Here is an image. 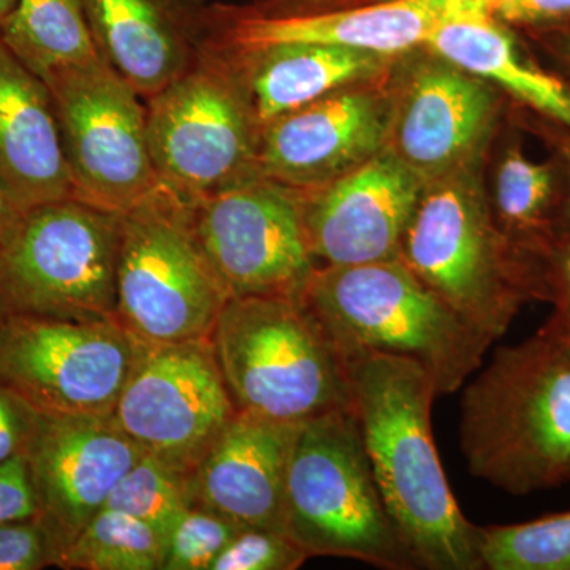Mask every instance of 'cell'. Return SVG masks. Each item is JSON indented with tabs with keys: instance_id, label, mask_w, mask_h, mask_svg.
Masks as SVG:
<instances>
[{
	"instance_id": "obj_38",
	"label": "cell",
	"mask_w": 570,
	"mask_h": 570,
	"mask_svg": "<svg viewBox=\"0 0 570 570\" xmlns=\"http://www.w3.org/2000/svg\"><path fill=\"white\" fill-rule=\"evenodd\" d=\"M538 33L551 52L570 69V24L549 29V31H539Z\"/></svg>"
},
{
	"instance_id": "obj_24",
	"label": "cell",
	"mask_w": 570,
	"mask_h": 570,
	"mask_svg": "<svg viewBox=\"0 0 570 570\" xmlns=\"http://www.w3.org/2000/svg\"><path fill=\"white\" fill-rule=\"evenodd\" d=\"M490 200L494 219L510 245L543 268L557 243L562 204L557 165L535 163L520 145L509 146L498 165Z\"/></svg>"
},
{
	"instance_id": "obj_37",
	"label": "cell",
	"mask_w": 570,
	"mask_h": 570,
	"mask_svg": "<svg viewBox=\"0 0 570 570\" xmlns=\"http://www.w3.org/2000/svg\"><path fill=\"white\" fill-rule=\"evenodd\" d=\"M24 213L26 212H22L20 206L11 200L6 189L0 186V247L6 245L11 236H13L14 232H17Z\"/></svg>"
},
{
	"instance_id": "obj_29",
	"label": "cell",
	"mask_w": 570,
	"mask_h": 570,
	"mask_svg": "<svg viewBox=\"0 0 570 570\" xmlns=\"http://www.w3.org/2000/svg\"><path fill=\"white\" fill-rule=\"evenodd\" d=\"M242 530L227 517L195 502L165 532L163 570L212 569Z\"/></svg>"
},
{
	"instance_id": "obj_13",
	"label": "cell",
	"mask_w": 570,
	"mask_h": 570,
	"mask_svg": "<svg viewBox=\"0 0 570 570\" xmlns=\"http://www.w3.org/2000/svg\"><path fill=\"white\" fill-rule=\"evenodd\" d=\"M236 409L209 340H138L111 417L142 452L193 475Z\"/></svg>"
},
{
	"instance_id": "obj_32",
	"label": "cell",
	"mask_w": 570,
	"mask_h": 570,
	"mask_svg": "<svg viewBox=\"0 0 570 570\" xmlns=\"http://www.w3.org/2000/svg\"><path fill=\"white\" fill-rule=\"evenodd\" d=\"M41 415L24 397L0 385V463L28 453Z\"/></svg>"
},
{
	"instance_id": "obj_15",
	"label": "cell",
	"mask_w": 570,
	"mask_h": 570,
	"mask_svg": "<svg viewBox=\"0 0 570 570\" xmlns=\"http://www.w3.org/2000/svg\"><path fill=\"white\" fill-rule=\"evenodd\" d=\"M431 55L392 92L387 145L425 183L482 159L499 116L497 86Z\"/></svg>"
},
{
	"instance_id": "obj_27",
	"label": "cell",
	"mask_w": 570,
	"mask_h": 570,
	"mask_svg": "<svg viewBox=\"0 0 570 570\" xmlns=\"http://www.w3.org/2000/svg\"><path fill=\"white\" fill-rule=\"evenodd\" d=\"M480 558L489 570H570V510L480 528Z\"/></svg>"
},
{
	"instance_id": "obj_17",
	"label": "cell",
	"mask_w": 570,
	"mask_h": 570,
	"mask_svg": "<svg viewBox=\"0 0 570 570\" xmlns=\"http://www.w3.org/2000/svg\"><path fill=\"white\" fill-rule=\"evenodd\" d=\"M142 453L111 415H41L26 456L59 558Z\"/></svg>"
},
{
	"instance_id": "obj_30",
	"label": "cell",
	"mask_w": 570,
	"mask_h": 570,
	"mask_svg": "<svg viewBox=\"0 0 570 570\" xmlns=\"http://www.w3.org/2000/svg\"><path fill=\"white\" fill-rule=\"evenodd\" d=\"M309 558L285 532L245 528L225 547L209 570H295Z\"/></svg>"
},
{
	"instance_id": "obj_5",
	"label": "cell",
	"mask_w": 570,
	"mask_h": 570,
	"mask_svg": "<svg viewBox=\"0 0 570 570\" xmlns=\"http://www.w3.org/2000/svg\"><path fill=\"white\" fill-rule=\"evenodd\" d=\"M209 341L236 412L303 423L352 407L344 356L303 296L230 298Z\"/></svg>"
},
{
	"instance_id": "obj_35",
	"label": "cell",
	"mask_w": 570,
	"mask_h": 570,
	"mask_svg": "<svg viewBox=\"0 0 570 570\" xmlns=\"http://www.w3.org/2000/svg\"><path fill=\"white\" fill-rule=\"evenodd\" d=\"M546 299L553 303L554 313L549 325L570 328V235L558 239L543 262Z\"/></svg>"
},
{
	"instance_id": "obj_31",
	"label": "cell",
	"mask_w": 570,
	"mask_h": 570,
	"mask_svg": "<svg viewBox=\"0 0 570 570\" xmlns=\"http://www.w3.org/2000/svg\"><path fill=\"white\" fill-rule=\"evenodd\" d=\"M58 560V547L37 517L0 524V570H40Z\"/></svg>"
},
{
	"instance_id": "obj_16",
	"label": "cell",
	"mask_w": 570,
	"mask_h": 570,
	"mask_svg": "<svg viewBox=\"0 0 570 570\" xmlns=\"http://www.w3.org/2000/svg\"><path fill=\"white\" fill-rule=\"evenodd\" d=\"M392 92L340 89L262 127L258 174L307 193L351 174L387 148Z\"/></svg>"
},
{
	"instance_id": "obj_12",
	"label": "cell",
	"mask_w": 570,
	"mask_h": 570,
	"mask_svg": "<svg viewBox=\"0 0 570 570\" xmlns=\"http://www.w3.org/2000/svg\"><path fill=\"white\" fill-rule=\"evenodd\" d=\"M200 245L230 298H302L317 262L302 194L254 171L194 204Z\"/></svg>"
},
{
	"instance_id": "obj_2",
	"label": "cell",
	"mask_w": 570,
	"mask_h": 570,
	"mask_svg": "<svg viewBox=\"0 0 570 570\" xmlns=\"http://www.w3.org/2000/svg\"><path fill=\"white\" fill-rule=\"evenodd\" d=\"M460 445L472 478L527 497L570 482V341L546 325L494 352L466 385Z\"/></svg>"
},
{
	"instance_id": "obj_10",
	"label": "cell",
	"mask_w": 570,
	"mask_h": 570,
	"mask_svg": "<svg viewBox=\"0 0 570 570\" xmlns=\"http://www.w3.org/2000/svg\"><path fill=\"white\" fill-rule=\"evenodd\" d=\"M51 94L73 198L132 208L157 186L140 96L102 56L40 78Z\"/></svg>"
},
{
	"instance_id": "obj_34",
	"label": "cell",
	"mask_w": 570,
	"mask_h": 570,
	"mask_svg": "<svg viewBox=\"0 0 570 570\" xmlns=\"http://www.w3.org/2000/svg\"><path fill=\"white\" fill-rule=\"evenodd\" d=\"M489 9L509 28L539 32L570 24V0H489Z\"/></svg>"
},
{
	"instance_id": "obj_23",
	"label": "cell",
	"mask_w": 570,
	"mask_h": 570,
	"mask_svg": "<svg viewBox=\"0 0 570 570\" xmlns=\"http://www.w3.org/2000/svg\"><path fill=\"white\" fill-rule=\"evenodd\" d=\"M224 56L245 81L262 127L328 94L377 77L392 59L321 43L279 45L254 55Z\"/></svg>"
},
{
	"instance_id": "obj_7",
	"label": "cell",
	"mask_w": 570,
	"mask_h": 570,
	"mask_svg": "<svg viewBox=\"0 0 570 570\" xmlns=\"http://www.w3.org/2000/svg\"><path fill=\"white\" fill-rule=\"evenodd\" d=\"M230 299L194 223V204L157 183L121 216L116 322L145 343L209 340Z\"/></svg>"
},
{
	"instance_id": "obj_28",
	"label": "cell",
	"mask_w": 570,
	"mask_h": 570,
	"mask_svg": "<svg viewBox=\"0 0 570 570\" xmlns=\"http://www.w3.org/2000/svg\"><path fill=\"white\" fill-rule=\"evenodd\" d=\"M193 504V475L142 453L141 459L119 480L105 509L129 513L165 535L184 510Z\"/></svg>"
},
{
	"instance_id": "obj_18",
	"label": "cell",
	"mask_w": 570,
	"mask_h": 570,
	"mask_svg": "<svg viewBox=\"0 0 570 570\" xmlns=\"http://www.w3.org/2000/svg\"><path fill=\"white\" fill-rule=\"evenodd\" d=\"M425 181L385 148L351 174L302 194L307 245L322 265L400 258Z\"/></svg>"
},
{
	"instance_id": "obj_40",
	"label": "cell",
	"mask_w": 570,
	"mask_h": 570,
	"mask_svg": "<svg viewBox=\"0 0 570 570\" xmlns=\"http://www.w3.org/2000/svg\"><path fill=\"white\" fill-rule=\"evenodd\" d=\"M547 325H549V324H547ZM553 328H554V326H553ZM557 330H558V332H561L562 335L568 336V340L570 341V328H566V330L557 328Z\"/></svg>"
},
{
	"instance_id": "obj_41",
	"label": "cell",
	"mask_w": 570,
	"mask_h": 570,
	"mask_svg": "<svg viewBox=\"0 0 570 570\" xmlns=\"http://www.w3.org/2000/svg\"><path fill=\"white\" fill-rule=\"evenodd\" d=\"M2 317H3V313H2V311H0V321H2Z\"/></svg>"
},
{
	"instance_id": "obj_9",
	"label": "cell",
	"mask_w": 570,
	"mask_h": 570,
	"mask_svg": "<svg viewBox=\"0 0 570 570\" xmlns=\"http://www.w3.org/2000/svg\"><path fill=\"white\" fill-rule=\"evenodd\" d=\"M157 183L197 204L257 170L262 126L230 59L202 45L181 77L148 100Z\"/></svg>"
},
{
	"instance_id": "obj_11",
	"label": "cell",
	"mask_w": 570,
	"mask_h": 570,
	"mask_svg": "<svg viewBox=\"0 0 570 570\" xmlns=\"http://www.w3.org/2000/svg\"><path fill=\"white\" fill-rule=\"evenodd\" d=\"M138 340L116 321L75 322L6 314L0 385L43 414L111 415Z\"/></svg>"
},
{
	"instance_id": "obj_4",
	"label": "cell",
	"mask_w": 570,
	"mask_h": 570,
	"mask_svg": "<svg viewBox=\"0 0 570 570\" xmlns=\"http://www.w3.org/2000/svg\"><path fill=\"white\" fill-rule=\"evenodd\" d=\"M303 299L340 352L363 348L414 360L438 395L463 387L493 344L401 258L317 266Z\"/></svg>"
},
{
	"instance_id": "obj_3",
	"label": "cell",
	"mask_w": 570,
	"mask_h": 570,
	"mask_svg": "<svg viewBox=\"0 0 570 570\" xmlns=\"http://www.w3.org/2000/svg\"><path fill=\"white\" fill-rule=\"evenodd\" d=\"M480 160L425 183L400 258L494 343L524 303L546 299V284L542 266L499 228L480 181Z\"/></svg>"
},
{
	"instance_id": "obj_8",
	"label": "cell",
	"mask_w": 570,
	"mask_h": 570,
	"mask_svg": "<svg viewBox=\"0 0 570 570\" xmlns=\"http://www.w3.org/2000/svg\"><path fill=\"white\" fill-rule=\"evenodd\" d=\"M121 216L73 197L28 209L0 247L3 316L116 321Z\"/></svg>"
},
{
	"instance_id": "obj_1",
	"label": "cell",
	"mask_w": 570,
	"mask_h": 570,
	"mask_svg": "<svg viewBox=\"0 0 570 570\" xmlns=\"http://www.w3.org/2000/svg\"><path fill=\"white\" fill-rule=\"evenodd\" d=\"M341 355L367 459L404 542L422 569L482 570L480 527L464 517L439 460L433 379L404 356L363 348Z\"/></svg>"
},
{
	"instance_id": "obj_33",
	"label": "cell",
	"mask_w": 570,
	"mask_h": 570,
	"mask_svg": "<svg viewBox=\"0 0 570 570\" xmlns=\"http://www.w3.org/2000/svg\"><path fill=\"white\" fill-rule=\"evenodd\" d=\"M39 515L36 487L28 456L0 463V524L36 519Z\"/></svg>"
},
{
	"instance_id": "obj_25",
	"label": "cell",
	"mask_w": 570,
	"mask_h": 570,
	"mask_svg": "<svg viewBox=\"0 0 570 570\" xmlns=\"http://www.w3.org/2000/svg\"><path fill=\"white\" fill-rule=\"evenodd\" d=\"M0 39L39 78L100 55L80 0H18L0 22Z\"/></svg>"
},
{
	"instance_id": "obj_14",
	"label": "cell",
	"mask_w": 570,
	"mask_h": 570,
	"mask_svg": "<svg viewBox=\"0 0 570 570\" xmlns=\"http://www.w3.org/2000/svg\"><path fill=\"white\" fill-rule=\"evenodd\" d=\"M478 0H370L363 6L313 7L288 0L206 6L204 47L254 55L292 43L340 45L395 55L423 47L431 33Z\"/></svg>"
},
{
	"instance_id": "obj_20",
	"label": "cell",
	"mask_w": 570,
	"mask_h": 570,
	"mask_svg": "<svg viewBox=\"0 0 570 570\" xmlns=\"http://www.w3.org/2000/svg\"><path fill=\"white\" fill-rule=\"evenodd\" d=\"M97 51L149 100L181 77L204 45V0H80Z\"/></svg>"
},
{
	"instance_id": "obj_21",
	"label": "cell",
	"mask_w": 570,
	"mask_h": 570,
	"mask_svg": "<svg viewBox=\"0 0 570 570\" xmlns=\"http://www.w3.org/2000/svg\"><path fill=\"white\" fill-rule=\"evenodd\" d=\"M0 186L22 212L73 197L51 94L2 39Z\"/></svg>"
},
{
	"instance_id": "obj_6",
	"label": "cell",
	"mask_w": 570,
	"mask_h": 570,
	"mask_svg": "<svg viewBox=\"0 0 570 570\" xmlns=\"http://www.w3.org/2000/svg\"><path fill=\"white\" fill-rule=\"evenodd\" d=\"M285 532L311 558L422 569L385 505L352 407L299 425L288 463Z\"/></svg>"
},
{
	"instance_id": "obj_19",
	"label": "cell",
	"mask_w": 570,
	"mask_h": 570,
	"mask_svg": "<svg viewBox=\"0 0 570 570\" xmlns=\"http://www.w3.org/2000/svg\"><path fill=\"white\" fill-rule=\"evenodd\" d=\"M299 425L236 412L194 471L195 502L238 527L285 532L288 463Z\"/></svg>"
},
{
	"instance_id": "obj_26",
	"label": "cell",
	"mask_w": 570,
	"mask_h": 570,
	"mask_svg": "<svg viewBox=\"0 0 570 570\" xmlns=\"http://www.w3.org/2000/svg\"><path fill=\"white\" fill-rule=\"evenodd\" d=\"M164 535L119 510L102 509L59 558L70 570H163Z\"/></svg>"
},
{
	"instance_id": "obj_36",
	"label": "cell",
	"mask_w": 570,
	"mask_h": 570,
	"mask_svg": "<svg viewBox=\"0 0 570 570\" xmlns=\"http://www.w3.org/2000/svg\"><path fill=\"white\" fill-rule=\"evenodd\" d=\"M550 122V121H549ZM553 126V142L557 146L558 156L561 157L566 171V186L562 190V204L557 225V242L570 235V129L550 122Z\"/></svg>"
},
{
	"instance_id": "obj_39",
	"label": "cell",
	"mask_w": 570,
	"mask_h": 570,
	"mask_svg": "<svg viewBox=\"0 0 570 570\" xmlns=\"http://www.w3.org/2000/svg\"><path fill=\"white\" fill-rule=\"evenodd\" d=\"M18 0H0V22L6 20L11 13V10L17 6Z\"/></svg>"
},
{
	"instance_id": "obj_22",
	"label": "cell",
	"mask_w": 570,
	"mask_h": 570,
	"mask_svg": "<svg viewBox=\"0 0 570 570\" xmlns=\"http://www.w3.org/2000/svg\"><path fill=\"white\" fill-rule=\"evenodd\" d=\"M423 47L570 129V86L520 51L509 26L490 13L489 0H478L442 22Z\"/></svg>"
}]
</instances>
